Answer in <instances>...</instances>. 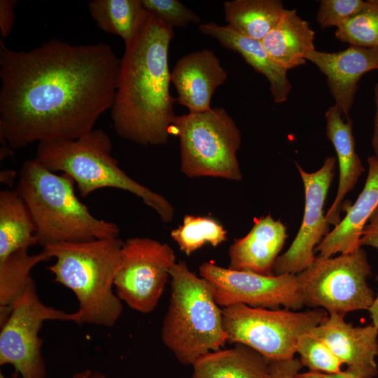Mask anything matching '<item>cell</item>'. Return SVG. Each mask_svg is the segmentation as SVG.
Here are the masks:
<instances>
[{
	"label": "cell",
	"instance_id": "obj_3",
	"mask_svg": "<svg viewBox=\"0 0 378 378\" xmlns=\"http://www.w3.org/2000/svg\"><path fill=\"white\" fill-rule=\"evenodd\" d=\"M16 190L27 205L43 247L58 242H78L118 237L119 227L94 217L74 191V181L57 175L36 160L25 161L18 173Z\"/></svg>",
	"mask_w": 378,
	"mask_h": 378
},
{
	"label": "cell",
	"instance_id": "obj_6",
	"mask_svg": "<svg viewBox=\"0 0 378 378\" xmlns=\"http://www.w3.org/2000/svg\"><path fill=\"white\" fill-rule=\"evenodd\" d=\"M169 276L171 297L162 340L181 363L193 365L227 342L222 309L211 284L190 270L185 262H176Z\"/></svg>",
	"mask_w": 378,
	"mask_h": 378
},
{
	"label": "cell",
	"instance_id": "obj_9",
	"mask_svg": "<svg viewBox=\"0 0 378 378\" xmlns=\"http://www.w3.org/2000/svg\"><path fill=\"white\" fill-rule=\"evenodd\" d=\"M371 274L367 253L360 247L334 258L316 257L296 276L304 306L345 316L372 305L375 293L368 283Z\"/></svg>",
	"mask_w": 378,
	"mask_h": 378
},
{
	"label": "cell",
	"instance_id": "obj_32",
	"mask_svg": "<svg viewBox=\"0 0 378 378\" xmlns=\"http://www.w3.org/2000/svg\"><path fill=\"white\" fill-rule=\"evenodd\" d=\"M303 367L298 358L271 360L266 378H296Z\"/></svg>",
	"mask_w": 378,
	"mask_h": 378
},
{
	"label": "cell",
	"instance_id": "obj_29",
	"mask_svg": "<svg viewBox=\"0 0 378 378\" xmlns=\"http://www.w3.org/2000/svg\"><path fill=\"white\" fill-rule=\"evenodd\" d=\"M303 367L309 371L336 373L342 371L343 364L330 347L310 332L303 335L298 344L297 351Z\"/></svg>",
	"mask_w": 378,
	"mask_h": 378
},
{
	"label": "cell",
	"instance_id": "obj_37",
	"mask_svg": "<svg viewBox=\"0 0 378 378\" xmlns=\"http://www.w3.org/2000/svg\"><path fill=\"white\" fill-rule=\"evenodd\" d=\"M376 281L378 283V274L376 276ZM369 314L372 320V324L378 331V290L375 294L374 301L368 309Z\"/></svg>",
	"mask_w": 378,
	"mask_h": 378
},
{
	"label": "cell",
	"instance_id": "obj_31",
	"mask_svg": "<svg viewBox=\"0 0 378 378\" xmlns=\"http://www.w3.org/2000/svg\"><path fill=\"white\" fill-rule=\"evenodd\" d=\"M365 4L362 0H321L316 14V22L321 29L338 28L346 20L359 12Z\"/></svg>",
	"mask_w": 378,
	"mask_h": 378
},
{
	"label": "cell",
	"instance_id": "obj_13",
	"mask_svg": "<svg viewBox=\"0 0 378 378\" xmlns=\"http://www.w3.org/2000/svg\"><path fill=\"white\" fill-rule=\"evenodd\" d=\"M335 164V157H328L319 169L309 173L295 162L304 186V211L292 244L285 253L279 255L274 263V275L298 274L316 259L315 248L329 232L323 208Z\"/></svg>",
	"mask_w": 378,
	"mask_h": 378
},
{
	"label": "cell",
	"instance_id": "obj_24",
	"mask_svg": "<svg viewBox=\"0 0 378 378\" xmlns=\"http://www.w3.org/2000/svg\"><path fill=\"white\" fill-rule=\"evenodd\" d=\"M88 6L97 26L122 38L125 46L134 41L150 16L141 0H92Z\"/></svg>",
	"mask_w": 378,
	"mask_h": 378
},
{
	"label": "cell",
	"instance_id": "obj_16",
	"mask_svg": "<svg viewBox=\"0 0 378 378\" xmlns=\"http://www.w3.org/2000/svg\"><path fill=\"white\" fill-rule=\"evenodd\" d=\"M227 77L218 57L206 48L183 56L171 72L177 102L188 108L189 113L209 111L213 94Z\"/></svg>",
	"mask_w": 378,
	"mask_h": 378
},
{
	"label": "cell",
	"instance_id": "obj_2",
	"mask_svg": "<svg viewBox=\"0 0 378 378\" xmlns=\"http://www.w3.org/2000/svg\"><path fill=\"white\" fill-rule=\"evenodd\" d=\"M174 36V28L150 14L120 59L111 118L117 134L136 144H166L171 134L177 102L169 91L168 55Z\"/></svg>",
	"mask_w": 378,
	"mask_h": 378
},
{
	"label": "cell",
	"instance_id": "obj_11",
	"mask_svg": "<svg viewBox=\"0 0 378 378\" xmlns=\"http://www.w3.org/2000/svg\"><path fill=\"white\" fill-rule=\"evenodd\" d=\"M176 263L173 249L148 237L123 242L121 263L114 280L117 296L137 312L148 314L156 307Z\"/></svg>",
	"mask_w": 378,
	"mask_h": 378
},
{
	"label": "cell",
	"instance_id": "obj_33",
	"mask_svg": "<svg viewBox=\"0 0 378 378\" xmlns=\"http://www.w3.org/2000/svg\"><path fill=\"white\" fill-rule=\"evenodd\" d=\"M16 0L0 1V29L1 36L7 38L11 33L15 21V7Z\"/></svg>",
	"mask_w": 378,
	"mask_h": 378
},
{
	"label": "cell",
	"instance_id": "obj_34",
	"mask_svg": "<svg viewBox=\"0 0 378 378\" xmlns=\"http://www.w3.org/2000/svg\"><path fill=\"white\" fill-rule=\"evenodd\" d=\"M369 246L378 249V206L365 225L360 239V246Z\"/></svg>",
	"mask_w": 378,
	"mask_h": 378
},
{
	"label": "cell",
	"instance_id": "obj_18",
	"mask_svg": "<svg viewBox=\"0 0 378 378\" xmlns=\"http://www.w3.org/2000/svg\"><path fill=\"white\" fill-rule=\"evenodd\" d=\"M367 162L368 173L361 192L344 218L316 246L318 257L349 253L360 247L363 228L378 206V159L372 155Z\"/></svg>",
	"mask_w": 378,
	"mask_h": 378
},
{
	"label": "cell",
	"instance_id": "obj_17",
	"mask_svg": "<svg viewBox=\"0 0 378 378\" xmlns=\"http://www.w3.org/2000/svg\"><path fill=\"white\" fill-rule=\"evenodd\" d=\"M287 237L286 227L270 214L255 219L248 234L230 246L228 268L274 275V265Z\"/></svg>",
	"mask_w": 378,
	"mask_h": 378
},
{
	"label": "cell",
	"instance_id": "obj_30",
	"mask_svg": "<svg viewBox=\"0 0 378 378\" xmlns=\"http://www.w3.org/2000/svg\"><path fill=\"white\" fill-rule=\"evenodd\" d=\"M146 10L165 24L185 28L200 24V17L178 0H141Z\"/></svg>",
	"mask_w": 378,
	"mask_h": 378
},
{
	"label": "cell",
	"instance_id": "obj_27",
	"mask_svg": "<svg viewBox=\"0 0 378 378\" xmlns=\"http://www.w3.org/2000/svg\"><path fill=\"white\" fill-rule=\"evenodd\" d=\"M170 234L188 256L207 244L217 247L227 240V231L218 220L209 216L189 214Z\"/></svg>",
	"mask_w": 378,
	"mask_h": 378
},
{
	"label": "cell",
	"instance_id": "obj_7",
	"mask_svg": "<svg viewBox=\"0 0 378 378\" xmlns=\"http://www.w3.org/2000/svg\"><path fill=\"white\" fill-rule=\"evenodd\" d=\"M171 134L179 138L181 170L187 177L241 179V132L224 108L176 115Z\"/></svg>",
	"mask_w": 378,
	"mask_h": 378
},
{
	"label": "cell",
	"instance_id": "obj_36",
	"mask_svg": "<svg viewBox=\"0 0 378 378\" xmlns=\"http://www.w3.org/2000/svg\"><path fill=\"white\" fill-rule=\"evenodd\" d=\"M374 100L376 113L374 121V131L372 138V146L374 153V155L378 159V83H377L374 87Z\"/></svg>",
	"mask_w": 378,
	"mask_h": 378
},
{
	"label": "cell",
	"instance_id": "obj_1",
	"mask_svg": "<svg viewBox=\"0 0 378 378\" xmlns=\"http://www.w3.org/2000/svg\"><path fill=\"white\" fill-rule=\"evenodd\" d=\"M120 61L104 43L51 39L24 51L0 40L1 141L16 150L94 130L112 106Z\"/></svg>",
	"mask_w": 378,
	"mask_h": 378
},
{
	"label": "cell",
	"instance_id": "obj_20",
	"mask_svg": "<svg viewBox=\"0 0 378 378\" xmlns=\"http://www.w3.org/2000/svg\"><path fill=\"white\" fill-rule=\"evenodd\" d=\"M342 113L335 106L325 113L326 136L333 145L339 163V183L333 203L326 214L327 224L336 226L341 220L342 200L357 183L365 168L355 150L352 121L345 122Z\"/></svg>",
	"mask_w": 378,
	"mask_h": 378
},
{
	"label": "cell",
	"instance_id": "obj_23",
	"mask_svg": "<svg viewBox=\"0 0 378 378\" xmlns=\"http://www.w3.org/2000/svg\"><path fill=\"white\" fill-rule=\"evenodd\" d=\"M31 212L18 191L0 192V261L38 244Z\"/></svg>",
	"mask_w": 378,
	"mask_h": 378
},
{
	"label": "cell",
	"instance_id": "obj_28",
	"mask_svg": "<svg viewBox=\"0 0 378 378\" xmlns=\"http://www.w3.org/2000/svg\"><path fill=\"white\" fill-rule=\"evenodd\" d=\"M335 37L351 46L378 47V0H368L362 9L337 28Z\"/></svg>",
	"mask_w": 378,
	"mask_h": 378
},
{
	"label": "cell",
	"instance_id": "obj_5",
	"mask_svg": "<svg viewBox=\"0 0 378 378\" xmlns=\"http://www.w3.org/2000/svg\"><path fill=\"white\" fill-rule=\"evenodd\" d=\"M111 152L109 136L101 129H94L76 139L38 143L34 159L53 172L69 175L82 197L102 188L122 190L140 198L163 223L172 220L174 209L171 203L129 176Z\"/></svg>",
	"mask_w": 378,
	"mask_h": 378
},
{
	"label": "cell",
	"instance_id": "obj_4",
	"mask_svg": "<svg viewBox=\"0 0 378 378\" xmlns=\"http://www.w3.org/2000/svg\"><path fill=\"white\" fill-rule=\"evenodd\" d=\"M122 244L119 237H114L43 246L48 256L56 259L48 267L55 281L71 289L77 298L79 324L108 327L120 318L122 305L113 287L121 263Z\"/></svg>",
	"mask_w": 378,
	"mask_h": 378
},
{
	"label": "cell",
	"instance_id": "obj_15",
	"mask_svg": "<svg viewBox=\"0 0 378 378\" xmlns=\"http://www.w3.org/2000/svg\"><path fill=\"white\" fill-rule=\"evenodd\" d=\"M305 59L314 63L326 75L335 104L346 117L354 104L358 83L365 73L378 69V47L351 46L337 52L314 50Z\"/></svg>",
	"mask_w": 378,
	"mask_h": 378
},
{
	"label": "cell",
	"instance_id": "obj_12",
	"mask_svg": "<svg viewBox=\"0 0 378 378\" xmlns=\"http://www.w3.org/2000/svg\"><path fill=\"white\" fill-rule=\"evenodd\" d=\"M200 276L212 286L216 303L223 307L243 304L252 307L298 311L304 305L296 274L266 276L234 270L204 262Z\"/></svg>",
	"mask_w": 378,
	"mask_h": 378
},
{
	"label": "cell",
	"instance_id": "obj_35",
	"mask_svg": "<svg viewBox=\"0 0 378 378\" xmlns=\"http://www.w3.org/2000/svg\"><path fill=\"white\" fill-rule=\"evenodd\" d=\"M296 378H361L358 375L345 370L336 373H325L314 371L299 372Z\"/></svg>",
	"mask_w": 378,
	"mask_h": 378
},
{
	"label": "cell",
	"instance_id": "obj_10",
	"mask_svg": "<svg viewBox=\"0 0 378 378\" xmlns=\"http://www.w3.org/2000/svg\"><path fill=\"white\" fill-rule=\"evenodd\" d=\"M48 320L80 323L77 312L67 313L44 304L31 276L1 323L0 365H13L22 378H44L43 341L38 332L43 323Z\"/></svg>",
	"mask_w": 378,
	"mask_h": 378
},
{
	"label": "cell",
	"instance_id": "obj_25",
	"mask_svg": "<svg viewBox=\"0 0 378 378\" xmlns=\"http://www.w3.org/2000/svg\"><path fill=\"white\" fill-rule=\"evenodd\" d=\"M227 24L239 33L262 41L285 10L280 0H232L223 4Z\"/></svg>",
	"mask_w": 378,
	"mask_h": 378
},
{
	"label": "cell",
	"instance_id": "obj_8",
	"mask_svg": "<svg viewBox=\"0 0 378 378\" xmlns=\"http://www.w3.org/2000/svg\"><path fill=\"white\" fill-rule=\"evenodd\" d=\"M222 314L227 342L248 346L271 360L294 358L300 337L328 316L318 308L298 312L243 304L223 307Z\"/></svg>",
	"mask_w": 378,
	"mask_h": 378
},
{
	"label": "cell",
	"instance_id": "obj_21",
	"mask_svg": "<svg viewBox=\"0 0 378 378\" xmlns=\"http://www.w3.org/2000/svg\"><path fill=\"white\" fill-rule=\"evenodd\" d=\"M314 35L309 22L295 9L285 8L261 42L270 55L288 71L306 63V54L315 50Z\"/></svg>",
	"mask_w": 378,
	"mask_h": 378
},
{
	"label": "cell",
	"instance_id": "obj_40",
	"mask_svg": "<svg viewBox=\"0 0 378 378\" xmlns=\"http://www.w3.org/2000/svg\"><path fill=\"white\" fill-rule=\"evenodd\" d=\"M88 378H105V377L103 375H101V374H97L92 375L91 374L90 376Z\"/></svg>",
	"mask_w": 378,
	"mask_h": 378
},
{
	"label": "cell",
	"instance_id": "obj_22",
	"mask_svg": "<svg viewBox=\"0 0 378 378\" xmlns=\"http://www.w3.org/2000/svg\"><path fill=\"white\" fill-rule=\"evenodd\" d=\"M234 344L197 360L193 378H266L271 360L248 346Z\"/></svg>",
	"mask_w": 378,
	"mask_h": 378
},
{
	"label": "cell",
	"instance_id": "obj_39",
	"mask_svg": "<svg viewBox=\"0 0 378 378\" xmlns=\"http://www.w3.org/2000/svg\"><path fill=\"white\" fill-rule=\"evenodd\" d=\"M91 374V371L86 370L80 372H78L73 375L71 378H88ZM0 378H6L4 375L1 373Z\"/></svg>",
	"mask_w": 378,
	"mask_h": 378
},
{
	"label": "cell",
	"instance_id": "obj_26",
	"mask_svg": "<svg viewBox=\"0 0 378 378\" xmlns=\"http://www.w3.org/2000/svg\"><path fill=\"white\" fill-rule=\"evenodd\" d=\"M50 258L43 250L29 255L28 249H22L0 261L1 323L8 316L13 302L31 277L32 268Z\"/></svg>",
	"mask_w": 378,
	"mask_h": 378
},
{
	"label": "cell",
	"instance_id": "obj_14",
	"mask_svg": "<svg viewBox=\"0 0 378 378\" xmlns=\"http://www.w3.org/2000/svg\"><path fill=\"white\" fill-rule=\"evenodd\" d=\"M323 340L346 370L361 378H374L378 373V331L372 325L354 326L344 315L330 314L311 330Z\"/></svg>",
	"mask_w": 378,
	"mask_h": 378
},
{
	"label": "cell",
	"instance_id": "obj_38",
	"mask_svg": "<svg viewBox=\"0 0 378 378\" xmlns=\"http://www.w3.org/2000/svg\"><path fill=\"white\" fill-rule=\"evenodd\" d=\"M16 176L15 171L8 169L2 170L0 173V180L2 183L10 186L14 183Z\"/></svg>",
	"mask_w": 378,
	"mask_h": 378
},
{
	"label": "cell",
	"instance_id": "obj_19",
	"mask_svg": "<svg viewBox=\"0 0 378 378\" xmlns=\"http://www.w3.org/2000/svg\"><path fill=\"white\" fill-rule=\"evenodd\" d=\"M198 28L202 34L215 38L224 48L240 54L256 71L263 74L270 83L274 102L287 100L292 89L287 70L270 55L261 41L243 35L228 24L210 22L199 24Z\"/></svg>",
	"mask_w": 378,
	"mask_h": 378
}]
</instances>
